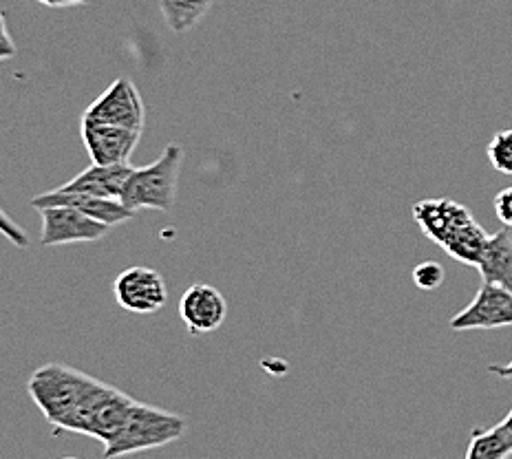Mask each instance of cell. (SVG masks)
I'll list each match as a JSON object with an SVG mask.
<instances>
[{
  "label": "cell",
  "instance_id": "cell-1",
  "mask_svg": "<svg viewBox=\"0 0 512 459\" xmlns=\"http://www.w3.org/2000/svg\"><path fill=\"white\" fill-rule=\"evenodd\" d=\"M413 219L424 237L453 256L455 261L477 268L490 234L479 226L473 212L455 199H422L413 206Z\"/></svg>",
  "mask_w": 512,
  "mask_h": 459
},
{
  "label": "cell",
  "instance_id": "cell-2",
  "mask_svg": "<svg viewBox=\"0 0 512 459\" xmlns=\"http://www.w3.org/2000/svg\"><path fill=\"white\" fill-rule=\"evenodd\" d=\"M95 380L98 378L80 369L49 362V365H42L31 373L27 391L51 424L53 433H64L73 415L82 407L84 398L89 396Z\"/></svg>",
  "mask_w": 512,
  "mask_h": 459
},
{
  "label": "cell",
  "instance_id": "cell-3",
  "mask_svg": "<svg viewBox=\"0 0 512 459\" xmlns=\"http://www.w3.org/2000/svg\"><path fill=\"white\" fill-rule=\"evenodd\" d=\"M188 431V422L184 415L170 413L166 409L153 407V404L135 402L128 413L126 424L113 440L104 446V459H117L135 453L151 451V448L168 446Z\"/></svg>",
  "mask_w": 512,
  "mask_h": 459
},
{
  "label": "cell",
  "instance_id": "cell-4",
  "mask_svg": "<svg viewBox=\"0 0 512 459\" xmlns=\"http://www.w3.org/2000/svg\"><path fill=\"white\" fill-rule=\"evenodd\" d=\"M181 162H184V148L179 144H168L151 166L133 170L126 181L122 204L133 212L173 210L177 201Z\"/></svg>",
  "mask_w": 512,
  "mask_h": 459
},
{
  "label": "cell",
  "instance_id": "cell-5",
  "mask_svg": "<svg viewBox=\"0 0 512 459\" xmlns=\"http://www.w3.org/2000/svg\"><path fill=\"white\" fill-rule=\"evenodd\" d=\"M115 301L124 312L148 316L164 309L168 303V287L164 276L146 265H133L117 274L113 283Z\"/></svg>",
  "mask_w": 512,
  "mask_h": 459
},
{
  "label": "cell",
  "instance_id": "cell-6",
  "mask_svg": "<svg viewBox=\"0 0 512 459\" xmlns=\"http://www.w3.org/2000/svg\"><path fill=\"white\" fill-rule=\"evenodd\" d=\"M82 120L144 131V102L135 84L128 78H117L104 89L98 100L91 102Z\"/></svg>",
  "mask_w": 512,
  "mask_h": 459
},
{
  "label": "cell",
  "instance_id": "cell-7",
  "mask_svg": "<svg viewBox=\"0 0 512 459\" xmlns=\"http://www.w3.org/2000/svg\"><path fill=\"white\" fill-rule=\"evenodd\" d=\"M42 217L40 245L45 248H60L71 243H95L109 237L111 226L95 221L80 210L67 206H53L38 210Z\"/></svg>",
  "mask_w": 512,
  "mask_h": 459
},
{
  "label": "cell",
  "instance_id": "cell-8",
  "mask_svg": "<svg viewBox=\"0 0 512 459\" xmlns=\"http://www.w3.org/2000/svg\"><path fill=\"white\" fill-rule=\"evenodd\" d=\"M512 325V292L495 283H484L482 290L468 307L451 318L455 332H473V329H499Z\"/></svg>",
  "mask_w": 512,
  "mask_h": 459
},
{
  "label": "cell",
  "instance_id": "cell-9",
  "mask_svg": "<svg viewBox=\"0 0 512 459\" xmlns=\"http://www.w3.org/2000/svg\"><path fill=\"white\" fill-rule=\"evenodd\" d=\"M82 142L93 166L128 164L142 140V131L82 120Z\"/></svg>",
  "mask_w": 512,
  "mask_h": 459
},
{
  "label": "cell",
  "instance_id": "cell-10",
  "mask_svg": "<svg viewBox=\"0 0 512 459\" xmlns=\"http://www.w3.org/2000/svg\"><path fill=\"white\" fill-rule=\"evenodd\" d=\"M179 316L190 336H206L226 323L228 301L210 283H195L181 294Z\"/></svg>",
  "mask_w": 512,
  "mask_h": 459
},
{
  "label": "cell",
  "instance_id": "cell-11",
  "mask_svg": "<svg viewBox=\"0 0 512 459\" xmlns=\"http://www.w3.org/2000/svg\"><path fill=\"white\" fill-rule=\"evenodd\" d=\"M31 206L36 210L42 208H53V206H67L73 210H80L84 215L106 223V226H120V223L133 219L135 212L128 210L122 201L117 199H102L93 195H84V192H67V190H49L42 192V195L31 199Z\"/></svg>",
  "mask_w": 512,
  "mask_h": 459
},
{
  "label": "cell",
  "instance_id": "cell-12",
  "mask_svg": "<svg viewBox=\"0 0 512 459\" xmlns=\"http://www.w3.org/2000/svg\"><path fill=\"white\" fill-rule=\"evenodd\" d=\"M131 164L120 166H89L82 173L71 177L67 184H62L60 190L67 192H84V195L102 197V199H117L122 201L126 181L133 173Z\"/></svg>",
  "mask_w": 512,
  "mask_h": 459
},
{
  "label": "cell",
  "instance_id": "cell-13",
  "mask_svg": "<svg viewBox=\"0 0 512 459\" xmlns=\"http://www.w3.org/2000/svg\"><path fill=\"white\" fill-rule=\"evenodd\" d=\"M477 270L484 283H495L512 292V234L508 230L490 234Z\"/></svg>",
  "mask_w": 512,
  "mask_h": 459
},
{
  "label": "cell",
  "instance_id": "cell-14",
  "mask_svg": "<svg viewBox=\"0 0 512 459\" xmlns=\"http://www.w3.org/2000/svg\"><path fill=\"white\" fill-rule=\"evenodd\" d=\"M212 5L215 0H159V12L173 34L184 36L208 16Z\"/></svg>",
  "mask_w": 512,
  "mask_h": 459
},
{
  "label": "cell",
  "instance_id": "cell-15",
  "mask_svg": "<svg viewBox=\"0 0 512 459\" xmlns=\"http://www.w3.org/2000/svg\"><path fill=\"white\" fill-rule=\"evenodd\" d=\"M512 455V442L495 424L490 429H473L471 442L466 448V459H508Z\"/></svg>",
  "mask_w": 512,
  "mask_h": 459
},
{
  "label": "cell",
  "instance_id": "cell-16",
  "mask_svg": "<svg viewBox=\"0 0 512 459\" xmlns=\"http://www.w3.org/2000/svg\"><path fill=\"white\" fill-rule=\"evenodd\" d=\"M488 159L497 173L512 177V128L499 131L488 144Z\"/></svg>",
  "mask_w": 512,
  "mask_h": 459
},
{
  "label": "cell",
  "instance_id": "cell-17",
  "mask_svg": "<svg viewBox=\"0 0 512 459\" xmlns=\"http://www.w3.org/2000/svg\"><path fill=\"white\" fill-rule=\"evenodd\" d=\"M444 268L437 261H424L420 265H415L413 270V283L418 290L424 292H433L444 283Z\"/></svg>",
  "mask_w": 512,
  "mask_h": 459
},
{
  "label": "cell",
  "instance_id": "cell-18",
  "mask_svg": "<svg viewBox=\"0 0 512 459\" xmlns=\"http://www.w3.org/2000/svg\"><path fill=\"white\" fill-rule=\"evenodd\" d=\"M493 208L497 219L504 223L506 228H512V186L497 192L493 199Z\"/></svg>",
  "mask_w": 512,
  "mask_h": 459
},
{
  "label": "cell",
  "instance_id": "cell-19",
  "mask_svg": "<svg viewBox=\"0 0 512 459\" xmlns=\"http://www.w3.org/2000/svg\"><path fill=\"white\" fill-rule=\"evenodd\" d=\"M0 230H3L7 237L18 245V248H27V245H29V237L25 234V230L16 226V223H12V219H9L5 210H3V226H0Z\"/></svg>",
  "mask_w": 512,
  "mask_h": 459
},
{
  "label": "cell",
  "instance_id": "cell-20",
  "mask_svg": "<svg viewBox=\"0 0 512 459\" xmlns=\"http://www.w3.org/2000/svg\"><path fill=\"white\" fill-rule=\"evenodd\" d=\"M0 25H3V36H0V40H3V45H0V58L3 60H9L16 56V47L12 42V36H9V29H7V16L3 14V20H0Z\"/></svg>",
  "mask_w": 512,
  "mask_h": 459
},
{
  "label": "cell",
  "instance_id": "cell-21",
  "mask_svg": "<svg viewBox=\"0 0 512 459\" xmlns=\"http://www.w3.org/2000/svg\"><path fill=\"white\" fill-rule=\"evenodd\" d=\"M36 3L53 7V9H64V7H82V5H89L91 0H36Z\"/></svg>",
  "mask_w": 512,
  "mask_h": 459
},
{
  "label": "cell",
  "instance_id": "cell-22",
  "mask_svg": "<svg viewBox=\"0 0 512 459\" xmlns=\"http://www.w3.org/2000/svg\"><path fill=\"white\" fill-rule=\"evenodd\" d=\"M488 371L504 380H512V360L508 362V365H488Z\"/></svg>",
  "mask_w": 512,
  "mask_h": 459
},
{
  "label": "cell",
  "instance_id": "cell-23",
  "mask_svg": "<svg viewBox=\"0 0 512 459\" xmlns=\"http://www.w3.org/2000/svg\"><path fill=\"white\" fill-rule=\"evenodd\" d=\"M499 426H501V431H504V433H506V437H508V440L512 442V409L508 411V415H506V418L499 422Z\"/></svg>",
  "mask_w": 512,
  "mask_h": 459
},
{
  "label": "cell",
  "instance_id": "cell-24",
  "mask_svg": "<svg viewBox=\"0 0 512 459\" xmlns=\"http://www.w3.org/2000/svg\"><path fill=\"white\" fill-rule=\"evenodd\" d=\"M60 459H80V457H60Z\"/></svg>",
  "mask_w": 512,
  "mask_h": 459
}]
</instances>
